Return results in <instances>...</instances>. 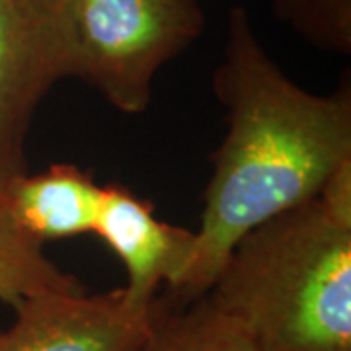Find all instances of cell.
<instances>
[{
	"label": "cell",
	"instance_id": "30bf717a",
	"mask_svg": "<svg viewBox=\"0 0 351 351\" xmlns=\"http://www.w3.org/2000/svg\"><path fill=\"white\" fill-rule=\"evenodd\" d=\"M274 12L318 49L350 55L351 0H274Z\"/></svg>",
	"mask_w": 351,
	"mask_h": 351
},
{
	"label": "cell",
	"instance_id": "52a82bcc",
	"mask_svg": "<svg viewBox=\"0 0 351 351\" xmlns=\"http://www.w3.org/2000/svg\"><path fill=\"white\" fill-rule=\"evenodd\" d=\"M4 193L18 225L45 246L94 230L104 186L75 164L59 162L38 174L25 172L4 186Z\"/></svg>",
	"mask_w": 351,
	"mask_h": 351
},
{
	"label": "cell",
	"instance_id": "6da1fadb",
	"mask_svg": "<svg viewBox=\"0 0 351 351\" xmlns=\"http://www.w3.org/2000/svg\"><path fill=\"white\" fill-rule=\"evenodd\" d=\"M213 90L226 110V133L213 154L188 267L168 291L176 302L203 297L246 232L316 199L351 156L350 82L330 96L295 84L263 49L242 6L228 10Z\"/></svg>",
	"mask_w": 351,
	"mask_h": 351
},
{
	"label": "cell",
	"instance_id": "8992f818",
	"mask_svg": "<svg viewBox=\"0 0 351 351\" xmlns=\"http://www.w3.org/2000/svg\"><path fill=\"white\" fill-rule=\"evenodd\" d=\"M92 234L123 263V287L138 302H156L160 289L178 285L195 244V230L158 219L149 201L121 186H104Z\"/></svg>",
	"mask_w": 351,
	"mask_h": 351
},
{
	"label": "cell",
	"instance_id": "277c9868",
	"mask_svg": "<svg viewBox=\"0 0 351 351\" xmlns=\"http://www.w3.org/2000/svg\"><path fill=\"white\" fill-rule=\"evenodd\" d=\"M61 0H0V188L27 172L39 104L66 78Z\"/></svg>",
	"mask_w": 351,
	"mask_h": 351
},
{
	"label": "cell",
	"instance_id": "9c48e42d",
	"mask_svg": "<svg viewBox=\"0 0 351 351\" xmlns=\"http://www.w3.org/2000/svg\"><path fill=\"white\" fill-rule=\"evenodd\" d=\"M141 351H258L246 330L203 295L170 311L158 299V313Z\"/></svg>",
	"mask_w": 351,
	"mask_h": 351
},
{
	"label": "cell",
	"instance_id": "ba28073f",
	"mask_svg": "<svg viewBox=\"0 0 351 351\" xmlns=\"http://www.w3.org/2000/svg\"><path fill=\"white\" fill-rule=\"evenodd\" d=\"M82 289L78 277L51 262L43 246L18 225L4 188H0V301L14 308L38 293Z\"/></svg>",
	"mask_w": 351,
	"mask_h": 351
},
{
	"label": "cell",
	"instance_id": "8fae6325",
	"mask_svg": "<svg viewBox=\"0 0 351 351\" xmlns=\"http://www.w3.org/2000/svg\"><path fill=\"white\" fill-rule=\"evenodd\" d=\"M316 199L334 219L351 225V156L332 170Z\"/></svg>",
	"mask_w": 351,
	"mask_h": 351
},
{
	"label": "cell",
	"instance_id": "7a4b0ae2",
	"mask_svg": "<svg viewBox=\"0 0 351 351\" xmlns=\"http://www.w3.org/2000/svg\"><path fill=\"white\" fill-rule=\"evenodd\" d=\"M258 351H351V225L318 199L234 244L205 293Z\"/></svg>",
	"mask_w": 351,
	"mask_h": 351
},
{
	"label": "cell",
	"instance_id": "3957f363",
	"mask_svg": "<svg viewBox=\"0 0 351 351\" xmlns=\"http://www.w3.org/2000/svg\"><path fill=\"white\" fill-rule=\"evenodd\" d=\"M66 78L127 115L143 113L164 64L205 29L199 0H61Z\"/></svg>",
	"mask_w": 351,
	"mask_h": 351
},
{
	"label": "cell",
	"instance_id": "5b68a950",
	"mask_svg": "<svg viewBox=\"0 0 351 351\" xmlns=\"http://www.w3.org/2000/svg\"><path fill=\"white\" fill-rule=\"evenodd\" d=\"M158 313L125 287L86 293L45 291L14 306L12 326L0 332V351H141Z\"/></svg>",
	"mask_w": 351,
	"mask_h": 351
}]
</instances>
